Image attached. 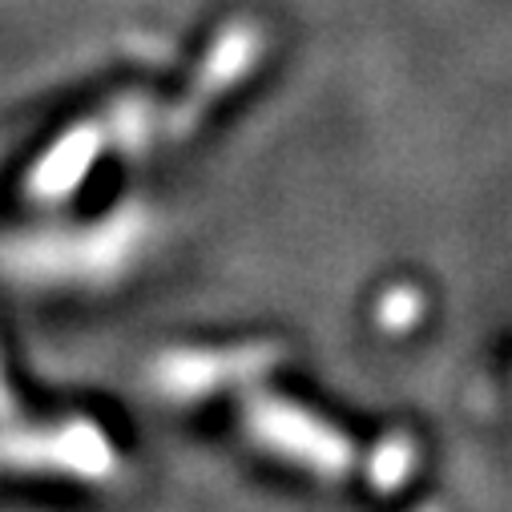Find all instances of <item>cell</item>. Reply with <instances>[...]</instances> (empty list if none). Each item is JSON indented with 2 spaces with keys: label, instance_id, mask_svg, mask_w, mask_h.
<instances>
[{
  "label": "cell",
  "instance_id": "obj_2",
  "mask_svg": "<svg viewBox=\"0 0 512 512\" xmlns=\"http://www.w3.org/2000/svg\"><path fill=\"white\" fill-rule=\"evenodd\" d=\"M93 154H97V130H89V125H85V130H73L69 138L57 142V150L33 174V190H41V194H65V190H73L77 178L89 170Z\"/></svg>",
  "mask_w": 512,
  "mask_h": 512
},
{
  "label": "cell",
  "instance_id": "obj_1",
  "mask_svg": "<svg viewBox=\"0 0 512 512\" xmlns=\"http://www.w3.org/2000/svg\"><path fill=\"white\" fill-rule=\"evenodd\" d=\"M259 49H263V29H259V21H250V17L230 21V25L218 33V41H214V49H210V57H206V65H202V73H198V81H194V93L174 109V117L162 125V134H166V138L190 134L194 121H198L234 81L246 77V69L254 65Z\"/></svg>",
  "mask_w": 512,
  "mask_h": 512
}]
</instances>
